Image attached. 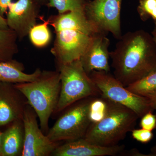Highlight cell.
I'll use <instances>...</instances> for the list:
<instances>
[{
    "mask_svg": "<svg viewBox=\"0 0 156 156\" xmlns=\"http://www.w3.org/2000/svg\"><path fill=\"white\" fill-rule=\"evenodd\" d=\"M148 156H156V144L151 149V153L148 155Z\"/></svg>",
    "mask_w": 156,
    "mask_h": 156,
    "instance_id": "cell-29",
    "label": "cell"
},
{
    "mask_svg": "<svg viewBox=\"0 0 156 156\" xmlns=\"http://www.w3.org/2000/svg\"><path fill=\"white\" fill-rule=\"evenodd\" d=\"M131 92L145 96L156 92V71L126 87Z\"/></svg>",
    "mask_w": 156,
    "mask_h": 156,
    "instance_id": "cell-18",
    "label": "cell"
},
{
    "mask_svg": "<svg viewBox=\"0 0 156 156\" xmlns=\"http://www.w3.org/2000/svg\"><path fill=\"white\" fill-rule=\"evenodd\" d=\"M41 7L36 0H17L10 3L6 14V21L19 40L28 36L31 29L37 24Z\"/></svg>",
    "mask_w": 156,
    "mask_h": 156,
    "instance_id": "cell-10",
    "label": "cell"
},
{
    "mask_svg": "<svg viewBox=\"0 0 156 156\" xmlns=\"http://www.w3.org/2000/svg\"><path fill=\"white\" fill-rule=\"evenodd\" d=\"M107 34L99 32L95 35L91 44L80 60L86 72L89 74L93 71H102L109 73L110 41Z\"/></svg>",
    "mask_w": 156,
    "mask_h": 156,
    "instance_id": "cell-12",
    "label": "cell"
},
{
    "mask_svg": "<svg viewBox=\"0 0 156 156\" xmlns=\"http://www.w3.org/2000/svg\"><path fill=\"white\" fill-rule=\"evenodd\" d=\"M9 28L6 18L0 15V29H7Z\"/></svg>",
    "mask_w": 156,
    "mask_h": 156,
    "instance_id": "cell-26",
    "label": "cell"
},
{
    "mask_svg": "<svg viewBox=\"0 0 156 156\" xmlns=\"http://www.w3.org/2000/svg\"><path fill=\"white\" fill-rule=\"evenodd\" d=\"M145 97L148 98L149 99L151 106L153 109L154 110L156 109V92L148 94L145 96Z\"/></svg>",
    "mask_w": 156,
    "mask_h": 156,
    "instance_id": "cell-25",
    "label": "cell"
},
{
    "mask_svg": "<svg viewBox=\"0 0 156 156\" xmlns=\"http://www.w3.org/2000/svg\"><path fill=\"white\" fill-rule=\"evenodd\" d=\"M106 100V115L100 122L91 123L84 138L96 145L110 147L126 138L134 129L139 117L127 107L108 98Z\"/></svg>",
    "mask_w": 156,
    "mask_h": 156,
    "instance_id": "cell-4",
    "label": "cell"
},
{
    "mask_svg": "<svg viewBox=\"0 0 156 156\" xmlns=\"http://www.w3.org/2000/svg\"><path fill=\"white\" fill-rule=\"evenodd\" d=\"M110 57L114 76L125 87L156 71V45L143 30L122 35Z\"/></svg>",
    "mask_w": 156,
    "mask_h": 156,
    "instance_id": "cell-1",
    "label": "cell"
},
{
    "mask_svg": "<svg viewBox=\"0 0 156 156\" xmlns=\"http://www.w3.org/2000/svg\"><path fill=\"white\" fill-rule=\"evenodd\" d=\"M48 20L56 34L50 51L56 64L80 59L95 35L101 32L89 22L84 12L58 14L50 16Z\"/></svg>",
    "mask_w": 156,
    "mask_h": 156,
    "instance_id": "cell-2",
    "label": "cell"
},
{
    "mask_svg": "<svg viewBox=\"0 0 156 156\" xmlns=\"http://www.w3.org/2000/svg\"><path fill=\"white\" fill-rule=\"evenodd\" d=\"M137 11L143 22L151 19L156 25V0H139Z\"/></svg>",
    "mask_w": 156,
    "mask_h": 156,
    "instance_id": "cell-21",
    "label": "cell"
},
{
    "mask_svg": "<svg viewBox=\"0 0 156 156\" xmlns=\"http://www.w3.org/2000/svg\"><path fill=\"white\" fill-rule=\"evenodd\" d=\"M95 97L84 98L67 108L47 135L52 141H70L84 138L91 122L89 118V107Z\"/></svg>",
    "mask_w": 156,
    "mask_h": 156,
    "instance_id": "cell-6",
    "label": "cell"
},
{
    "mask_svg": "<svg viewBox=\"0 0 156 156\" xmlns=\"http://www.w3.org/2000/svg\"><path fill=\"white\" fill-rule=\"evenodd\" d=\"M56 65L60 73L61 90L54 113L62 111L84 98L102 95L84 69L80 59L66 64Z\"/></svg>",
    "mask_w": 156,
    "mask_h": 156,
    "instance_id": "cell-5",
    "label": "cell"
},
{
    "mask_svg": "<svg viewBox=\"0 0 156 156\" xmlns=\"http://www.w3.org/2000/svg\"><path fill=\"white\" fill-rule=\"evenodd\" d=\"M41 6L47 5L49 0H36Z\"/></svg>",
    "mask_w": 156,
    "mask_h": 156,
    "instance_id": "cell-28",
    "label": "cell"
},
{
    "mask_svg": "<svg viewBox=\"0 0 156 156\" xmlns=\"http://www.w3.org/2000/svg\"><path fill=\"white\" fill-rule=\"evenodd\" d=\"M12 0H0V15L4 17L8 11V8Z\"/></svg>",
    "mask_w": 156,
    "mask_h": 156,
    "instance_id": "cell-24",
    "label": "cell"
},
{
    "mask_svg": "<svg viewBox=\"0 0 156 156\" xmlns=\"http://www.w3.org/2000/svg\"><path fill=\"white\" fill-rule=\"evenodd\" d=\"M42 20L44 22L34 26L28 34L31 43L37 48L47 47L52 39V34L49 27V20Z\"/></svg>",
    "mask_w": 156,
    "mask_h": 156,
    "instance_id": "cell-17",
    "label": "cell"
},
{
    "mask_svg": "<svg viewBox=\"0 0 156 156\" xmlns=\"http://www.w3.org/2000/svg\"><path fill=\"white\" fill-rule=\"evenodd\" d=\"M151 34L153 37L154 42L156 45V25H155L154 27L153 30L151 32Z\"/></svg>",
    "mask_w": 156,
    "mask_h": 156,
    "instance_id": "cell-27",
    "label": "cell"
},
{
    "mask_svg": "<svg viewBox=\"0 0 156 156\" xmlns=\"http://www.w3.org/2000/svg\"><path fill=\"white\" fill-rule=\"evenodd\" d=\"M153 112L147 113L141 117L140 126L141 128L152 131L156 128V115Z\"/></svg>",
    "mask_w": 156,
    "mask_h": 156,
    "instance_id": "cell-23",
    "label": "cell"
},
{
    "mask_svg": "<svg viewBox=\"0 0 156 156\" xmlns=\"http://www.w3.org/2000/svg\"><path fill=\"white\" fill-rule=\"evenodd\" d=\"M2 132L0 131V156H1V154H2V153H1V139H2Z\"/></svg>",
    "mask_w": 156,
    "mask_h": 156,
    "instance_id": "cell-30",
    "label": "cell"
},
{
    "mask_svg": "<svg viewBox=\"0 0 156 156\" xmlns=\"http://www.w3.org/2000/svg\"><path fill=\"white\" fill-rule=\"evenodd\" d=\"M28 104L24 95L14 84L0 82V127L23 120Z\"/></svg>",
    "mask_w": 156,
    "mask_h": 156,
    "instance_id": "cell-11",
    "label": "cell"
},
{
    "mask_svg": "<svg viewBox=\"0 0 156 156\" xmlns=\"http://www.w3.org/2000/svg\"><path fill=\"white\" fill-rule=\"evenodd\" d=\"M89 75L102 95L131 109L139 118L148 112L153 111L148 98L129 91L109 73L94 70Z\"/></svg>",
    "mask_w": 156,
    "mask_h": 156,
    "instance_id": "cell-7",
    "label": "cell"
},
{
    "mask_svg": "<svg viewBox=\"0 0 156 156\" xmlns=\"http://www.w3.org/2000/svg\"><path fill=\"white\" fill-rule=\"evenodd\" d=\"M24 69L23 64L15 59L0 62V82L13 84L32 82L42 71L37 68L32 73L27 74L24 72Z\"/></svg>",
    "mask_w": 156,
    "mask_h": 156,
    "instance_id": "cell-15",
    "label": "cell"
},
{
    "mask_svg": "<svg viewBox=\"0 0 156 156\" xmlns=\"http://www.w3.org/2000/svg\"><path fill=\"white\" fill-rule=\"evenodd\" d=\"M86 0H49L47 7L56 9L58 14L71 11L84 12Z\"/></svg>",
    "mask_w": 156,
    "mask_h": 156,
    "instance_id": "cell-19",
    "label": "cell"
},
{
    "mask_svg": "<svg viewBox=\"0 0 156 156\" xmlns=\"http://www.w3.org/2000/svg\"><path fill=\"white\" fill-rule=\"evenodd\" d=\"M131 135L134 139L142 143L146 144L153 138V133L152 131L146 129H133L131 131Z\"/></svg>",
    "mask_w": 156,
    "mask_h": 156,
    "instance_id": "cell-22",
    "label": "cell"
},
{
    "mask_svg": "<svg viewBox=\"0 0 156 156\" xmlns=\"http://www.w3.org/2000/svg\"><path fill=\"white\" fill-rule=\"evenodd\" d=\"M107 110L106 98L101 95L93 98L89 107V118L91 123L98 122L106 115Z\"/></svg>",
    "mask_w": 156,
    "mask_h": 156,
    "instance_id": "cell-20",
    "label": "cell"
},
{
    "mask_svg": "<svg viewBox=\"0 0 156 156\" xmlns=\"http://www.w3.org/2000/svg\"><path fill=\"white\" fill-rule=\"evenodd\" d=\"M122 0H93L87 2L85 16L89 22L101 32L111 33L119 40L122 36L121 11Z\"/></svg>",
    "mask_w": 156,
    "mask_h": 156,
    "instance_id": "cell-8",
    "label": "cell"
},
{
    "mask_svg": "<svg viewBox=\"0 0 156 156\" xmlns=\"http://www.w3.org/2000/svg\"><path fill=\"white\" fill-rule=\"evenodd\" d=\"M86 1H89V0H86Z\"/></svg>",
    "mask_w": 156,
    "mask_h": 156,
    "instance_id": "cell-31",
    "label": "cell"
},
{
    "mask_svg": "<svg viewBox=\"0 0 156 156\" xmlns=\"http://www.w3.org/2000/svg\"><path fill=\"white\" fill-rule=\"evenodd\" d=\"M14 85L37 114L42 131L47 134L49 119L55 111L60 95L61 81L58 71H42L34 80Z\"/></svg>",
    "mask_w": 156,
    "mask_h": 156,
    "instance_id": "cell-3",
    "label": "cell"
},
{
    "mask_svg": "<svg viewBox=\"0 0 156 156\" xmlns=\"http://www.w3.org/2000/svg\"><path fill=\"white\" fill-rule=\"evenodd\" d=\"M24 141L23 120L14 121L2 133L1 156H21Z\"/></svg>",
    "mask_w": 156,
    "mask_h": 156,
    "instance_id": "cell-14",
    "label": "cell"
},
{
    "mask_svg": "<svg viewBox=\"0 0 156 156\" xmlns=\"http://www.w3.org/2000/svg\"><path fill=\"white\" fill-rule=\"evenodd\" d=\"M125 146H101L89 142L84 138L68 141L58 145L51 155L54 156H115L122 154Z\"/></svg>",
    "mask_w": 156,
    "mask_h": 156,
    "instance_id": "cell-13",
    "label": "cell"
},
{
    "mask_svg": "<svg viewBox=\"0 0 156 156\" xmlns=\"http://www.w3.org/2000/svg\"><path fill=\"white\" fill-rule=\"evenodd\" d=\"M17 35L10 28L0 29V62L9 61L19 51Z\"/></svg>",
    "mask_w": 156,
    "mask_h": 156,
    "instance_id": "cell-16",
    "label": "cell"
},
{
    "mask_svg": "<svg viewBox=\"0 0 156 156\" xmlns=\"http://www.w3.org/2000/svg\"><path fill=\"white\" fill-rule=\"evenodd\" d=\"M37 114L30 105L26 107L23 122L24 141L21 156H48L52 155L58 146L45 135L38 124Z\"/></svg>",
    "mask_w": 156,
    "mask_h": 156,
    "instance_id": "cell-9",
    "label": "cell"
}]
</instances>
